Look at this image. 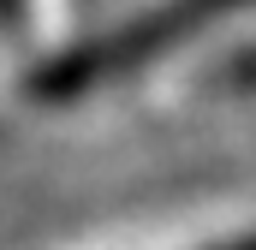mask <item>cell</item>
<instances>
[{"mask_svg":"<svg viewBox=\"0 0 256 250\" xmlns=\"http://www.w3.org/2000/svg\"><path fill=\"white\" fill-rule=\"evenodd\" d=\"M244 6H256V0H149L137 18L108 24L102 36L72 42L54 60H42L36 78H30V90H36L42 102H72V96H84V90H96V84H114V78H131V72L155 66L161 54H173L179 42L202 36L208 24L238 18Z\"/></svg>","mask_w":256,"mask_h":250,"instance_id":"6da1fadb","label":"cell"},{"mask_svg":"<svg viewBox=\"0 0 256 250\" xmlns=\"http://www.w3.org/2000/svg\"><path fill=\"white\" fill-rule=\"evenodd\" d=\"M24 18V0H0V24H18Z\"/></svg>","mask_w":256,"mask_h":250,"instance_id":"7a4b0ae2","label":"cell"},{"mask_svg":"<svg viewBox=\"0 0 256 250\" xmlns=\"http://www.w3.org/2000/svg\"><path fill=\"white\" fill-rule=\"evenodd\" d=\"M208 250H256V232L250 238H232V244H208Z\"/></svg>","mask_w":256,"mask_h":250,"instance_id":"3957f363","label":"cell"}]
</instances>
